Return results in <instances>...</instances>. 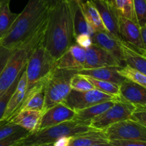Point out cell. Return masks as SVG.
Wrapping results in <instances>:
<instances>
[{
    "mask_svg": "<svg viewBox=\"0 0 146 146\" xmlns=\"http://www.w3.org/2000/svg\"><path fill=\"white\" fill-rule=\"evenodd\" d=\"M123 12L122 16L137 23L135 13L133 9V0H123Z\"/></svg>",
    "mask_w": 146,
    "mask_h": 146,
    "instance_id": "cell-34",
    "label": "cell"
},
{
    "mask_svg": "<svg viewBox=\"0 0 146 146\" xmlns=\"http://www.w3.org/2000/svg\"><path fill=\"white\" fill-rule=\"evenodd\" d=\"M85 77H86L88 81L92 84L96 90H98L106 94H110V95L118 97V94H119V85L118 84L110 82L104 81V80H96V79L87 77V76H85Z\"/></svg>",
    "mask_w": 146,
    "mask_h": 146,
    "instance_id": "cell-27",
    "label": "cell"
},
{
    "mask_svg": "<svg viewBox=\"0 0 146 146\" xmlns=\"http://www.w3.org/2000/svg\"><path fill=\"white\" fill-rule=\"evenodd\" d=\"M29 134H30L29 132L21 128L7 138L0 140V146H19L20 141Z\"/></svg>",
    "mask_w": 146,
    "mask_h": 146,
    "instance_id": "cell-30",
    "label": "cell"
},
{
    "mask_svg": "<svg viewBox=\"0 0 146 146\" xmlns=\"http://www.w3.org/2000/svg\"><path fill=\"white\" fill-rule=\"evenodd\" d=\"M12 52L13 50H8V49L0 45V74H1L2 70H4Z\"/></svg>",
    "mask_w": 146,
    "mask_h": 146,
    "instance_id": "cell-37",
    "label": "cell"
},
{
    "mask_svg": "<svg viewBox=\"0 0 146 146\" xmlns=\"http://www.w3.org/2000/svg\"><path fill=\"white\" fill-rule=\"evenodd\" d=\"M21 128L22 127L20 126L13 124L8 121L2 122L0 123V140L7 138V137L11 135L18 130H21Z\"/></svg>",
    "mask_w": 146,
    "mask_h": 146,
    "instance_id": "cell-33",
    "label": "cell"
},
{
    "mask_svg": "<svg viewBox=\"0 0 146 146\" xmlns=\"http://www.w3.org/2000/svg\"><path fill=\"white\" fill-rule=\"evenodd\" d=\"M93 130L95 129L92 128L89 125L80 123L74 120L64 122L29 134L20 141L19 146L53 144L57 139L61 137L75 136Z\"/></svg>",
    "mask_w": 146,
    "mask_h": 146,
    "instance_id": "cell-5",
    "label": "cell"
},
{
    "mask_svg": "<svg viewBox=\"0 0 146 146\" xmlns=\"http://www.w3.org/2000/svg\"><path fill=\"white\" fill-rule=\"evenodd\" d=\"M92 43L106 50L112 54L121 64L124 65V60L122 50L120 46V40H115L106 31H95L91 37Z\"/></svg>",
    "mask_w": 146,
    "mask_h": 146,
    "instance_id": "cell-17",
    "label": "cell"
},
{
    "mask_svg": "<svg viewBox=\"0 0 146 146\" xmlns=\"http://www.w3.org/2000/svg\"><path fill=\"white\" fill-rule=\"evenodd\" d=\"M86 50L78 44L71 45L56 61V67L80 71L84 70Z\"/></svg>",
    "mask_w": 146,
    "mask_h": 146,
    "instance_id": "cell-13",
    "label": "cell"
},
{
    "mask_svg": "<svg viewBox=\"0 0 146 146\" xmlns=\"http://www.w3.org/2000/svg\"><path fill=\"white\" fill-rule=\"evenodd\" d=\"M112 146H146V142L140 140H111Z\"/></svg>",
    "mask_w": 146,
    "mask_h": 146,
    "instance_id": "cell-35",
    "label": "cell"
},
{
    "mask_svg": "<svg viewBox=\"0 0 146 146\" xmlns=\"http://www.w3.org/2000/svg\"><path fill=\"white\" fill-rule=\"evenodd\" d=\"M95 4L106 31L117 40H121L118 29V16L120 13L113 5H111L105 0H92Z\"/></svg>",
    "mask_w": 146,
    "mask_h": 146,
    "instance_id": "cell-11",
    "label": "cell"
},
{
    "mask_svg": "<svg viewBox=\"0 0 146 146\" xmlns=\"http://www.w3.org/2000/svg\"><path fill=\"white\" fill-rule=\"evenodd\" d=\"M70 85H71V90H76V91L84 92L95 90L94 87L88 81L86 77L79 73H76L73 76L71 80Z\"/></svg>",
    "mask_w": 146,
    "mask_h": 146,
    "instance_id": "cell-28",
    "label": "cell"
},
{
    "mask_svg": "<svg viewBox=\"0 0 146 146\" xmlns=\"http://www.w3.org/2000/svg\"><path fill=\"white\" fill-rule=\"evenodd\" d=\"M123 67L122 64L106 50L92 44L86 50V60L84 70L100 67Z\"/></svg>",
    "mask_w": 146,
    "mask_h": 146,
    "instance_id": "cell-10",
    "label": "cell"
},
{
    "mask_svg": "<svg viewBox=\"0 0 146 146\" xmlns=\"http://www.w3.org/2000/svg\"><path fill=\"white\" fill-rule=\"evenodd\" d=\"M78 72L56 67L44 79V104L42 113L64 101L71 90V78Z\"/></svg>",
    "mask_w": 146,
    "mask_h": 146,
    "instance_id": "cell-4",
    "label": "cell"
},
{
    "mask_svg": "<svg viewBox=\"0 0 146 146\" xmlns=\"http://www.w3.org/2000/svg\"><path fill=\"white\" fill-rule=\"evenodd\" d=\"M118 72L124 79L140 84L146 88V76L136 69L125 64L123 67H119Z\"/></svg>",
    "mask_w": 146,
    "mask_h": 146,
    "instance_id": "cell-26",
    "label": "cell"
},
{
    "mask_svg": "<svg viewBox=\"0 0 146 146\" xmlns=\"http://www.w3.org/2000/svg\"><path fill=\"white\" fill-rule=\"evenodd\" d=\"M46 24L47 19L34 34L13 50L0 74V97L20 75L33 52L43 42Z\"/></svg>",
    "mask_w": 146,
    "mask_h": 146,
    "instance_id": "cell-3",
    "label": "cell"
},
{
    "mask_svg": "<svg viewBox=\"0 0 146 146\" xmlns=\"http://www.w3.org/2000/svg\"><path fill=\"white\" fill-rule=\"evenodd\" d=\"M21 74H20V75H21ZM20 75L17 77V79L15 80V82L10 86L9 88L5 92V93L0 97V123H1V119H2L3 115H4V112H5L7 102H8L9 100V98L11 97V94H13V92H14V90H15L16 87H17V82H18V80L20 77Z\"/></svg>",
    "mask_w": 146,
    "mask_h": 146,
    "instance_id": "cell-31",
    "label": "cell"
},
{
    "mask_svg": "<svg viewBox=\"0 0 146 146\" xmlns=\"http://www.w3.org/2000/svg\"><path fill=\"white\" fill-rule=\"evenodd\" d=\"M134 109V104L121 100H117L112 107L93 119L90 123V126L95 130L104 131L111 125L129 118Z\"/></svg>",
    "mask_w": 146,
    "mask_h": 146,
    "instance_id": "cell-7",
    "label": "cell"
},
{
    "mask_svg": "<svg viewBox=\"0 0 146 146\" xmlns=\"http://www.w3.org/2000/svg\"><path fill=\"white\" fill-rule=\"evenodd\" d=\"M109 140L103 130H93L71 137L69 146H91L98 143H108Z\"/></svg>",
    "mask_w": 146,
    "mask_h": 146,
    "instance_id": "cell-22",
    "label": "cell"
},
{
    "mask_svg": "<svg viewBox=\"0 0 146 146\" xmlns=\"http://www.w3.org/2000/svg\"><path fill=\"white\" fill-rule=\"evenodd\" d=\"M0 7H1V0H0Z\"/></svg>",
    "mask_w": 146,
    "mask_h": 146,
    "instance_id": "cell-45",
    "label": "cell"
},
{
    "mask_svg": "<svg viewBox=\"0 0 146 146\" xmlns=\"http://www.w3.org/2000/svg\"><path fill=\"white\" fill-rule=\"evenodd\" d=\"M91 146H112L111 144L110 143V142L108 143H98V144H95Z\"/></svg>",
    "mask_w": 146,
    "mask_h": 146,
    "instance_id": "cell-41",
    "label": "cell"
},
{
    "mask_svg": "<svg viewBox=\"0 0 146 146\" xmlns=\"http://www.w3.org/2000/svg\"><path fill=\"white\" fill-rule=\"evenodd\" d=\"M118 98L134 105L146 106V88L125 79L119 85Z\"/></svg>",
    "mask_w": 146,
    "mask_h": 146,
    "instance_id": "cell-14",
    "label": "cell"
},
{
    "mask_svg": "<svg viewBox=\"0 0 146 146\" xmlns=\"http://www.w3.org/2000/svg\"><path fill=\"white\" fill-rule=\"evenodd\" d=\"M128 119L146 127V106L135 105V109Z\"/></svg>",
    "mask_w": 146,
    "mask_h": 146,
    "instance_id": "cell-32",
    "label": "cell"
},
{
    "mask_svg": "<svg viewBox=\"0 0 146 146\" xmlns=\"http://www.w3.org/2000/svg\"><path fill=\"white\" fill-rule=\"evenodd\" d=\"M74 40H75L76 44L85 50L91 47V44H93L91 37L88 34H79L74 38Z\"/></svg>",
    "mask_w": 146,
    "mask_h": 146,
    "instance_id": "cell-36",
    "label": "cell"
},
{
    "mask_svg": "<svg viewBox=\"0 0 146 146\" xmlns=\"http://www.w3.org/2000/svg\"><path fill=\"white\" fill-rule=\"evenodd\" d=\"M137 24L139 27L146 26V0H133Z\"/></svg>",
    "mask_w": 146,
    "mask_h": 146,
    "instance_id": "cell-29",
    "label": "cell"
},
{
    "mask_svg": "<svg viewBox=\"0 0 146 146\" xmlns=\"http://www.w3.org/2000/svg\"><path fill=\"white\" fill-rule=\"evenodd\" d=\"M56 67V60L47 52L42 42L35 49L25 67L27 78V92L44 79Z\"/></svg>",
    "mask_w": 146,
    "mask_h": 146,
    "instance_id": "cell-6",
    "label": "cell"
},
{
    "mask_svg": "<svg viewBox=\"0 0 146 146\" xmlns=\"http://www.w3.org/2000/svg\"><path fill=\"white\" fill-rule=\"evenodd\" d=\"M118 29L120 36L123 41L135 47L146 50L140 34V27L137 23L125 18L121 14L118 16Z\"/></svg>",
    "mask_w": 146,
    "mask_h": 146,
    "instance_id": "cell-16",
    "label": "cell"
},
{
    "mask_svg": "<svg viewBox=\"0 0 146 146\" xmlns=\"http://www.w3.org/2000/svg\"><path fill=\"white\" fill-rule=\"evenodd\" d=\"M29 146H53V144H46V145H34Z\"/></svg>",
    "mask_w": 146,
    "mask_h": 146,
    "instance_id": "cell-43",
    "label": "cell"
},
{
    "mask_svg": "<svg viewBox=\"0 0 146 146\" xmlns=\"http://www.w3.org/2000/svg\"><path fill=\"white\" fill-rule=\"evenodd\" d=\"M110 100H119V98L118 97L106 94L96 89L84 92L71 90L62 102L76 112Z\"/></svg>",
    "mask_w": 146,
    "mask_h": 146,
    "instance_id": "cell-8",
    "label": "cell"
},
{
    "mask_svg": "<svg viewBox=\"0 0 146 146\" xmlns=\"http://www.w3.org/2000/svg\"><path fill=\"white\" fill-rule=\"evenodd\" d=\"M140 34L143 44L146 46V26L140 27Z\"/></svg>",
    "mask_w": 146,
    "mask_h": 146,
    "instance_id": "cell-39",
    "label": "cell"
},
{
    "mask_svg": "<svg viewBox=\"0 0 146 146\" xmlns=\"http://www.w3.org/2000/svg\"><path fill=\"white\" fill-rule=\"evenodd\" d=\"M78 4L86 21L96 31H106L101 16L92 0H87Z\"/></svg>",
    "mask_w": 146,
    "mask_h": 146,
    "instance_id": "cell-23",
    "label": "cell"
},
{
    "mask_svg": "<svg viewBox=\"0 0 146 146\" xmlns=\"http://www.w3.org/2000/svg\"><path fill=\"white\" fill-rule=\"evenodd\" d=\"M122 50L124 62L130 67L136 69L143 74H146V50L140 49L123 40L119 41Z\"/></svg>",
    "mask_w": 146,
    "mask_h": 146,
    "instance_id": "cell-15",
    "label": "cell"
},
{
    "mask_svg": "<svg viewBox=\"0 0 146 146\" xmlns=\"http://www.w3.org/2000/svg\"><path fill=\"white\" fill-rule=\"evenodd\" d=\"M74 1H76V3H78V4H80V3L84 2V1H87V0H74Z\"/></svg>",
    "mask_w": 146,
    "mask_h": 146,
    "instance_id": "cell-44",
    "label": "cell"
},
{
    "mask_svg": "<svg viewBox=\"0 0 146 146\" xmlns=\"http://www.w3.org/2000/svg\"><path fill=\"white\" fill-rule=\"evenodd\" d=\"M19 14H15L9 8V0H1L0 7V40L7 34Z\"/></svg>",
    "mask_w": 146,
    "mask_h": 146,
    "instance_id": "cell-24",
    "label": "cell"
},
{
    "mask_svg": "<svg viewBox=\"0 0 146 146\" xmlns=\"http://www.w3.org/2000/svg\"><path fill=\"white\" fill-rule=\"evenodd\" d=\"M44 104V87L43 80L27 92L22 103L14 115L23 110H36L42 112Z\"/></svg>",
    "mask_w": 146,
    "mask_h": 146,
    "instance_id": "cell-18",
    "label": "cell"
},
{
    "mask_svg": "<svg viewBox=\"0 0 146 146\" xmlns=\"http://www.w3.org/2000/svg\"><path fill=\"white\" fill-rule=\"evenodd\" d=\"M111 140H140L146 142V127L127 119L111 125L104 130Z\"/></svg>",
    "mask_w": 146,
    "mask_h": 146,
    "instance_id": "cell-9",
    "label": "cell"
},
{
    "mask_svg": "<svg viewBox=\"0 0 146 146\" xmlns=\"http://www.w3.org/2000/svg\"><path fill=\"white\" fill-rule=\"evenodd\" d=\"M73 25H74V38L79 34H88L91 37L96 31L94 28L90 25L89 23L86 21L78 3L76 4L75 9H74Z\"/></svg>",
    "mask_w": 146,
    "mask_h": 146,
    "instance_id": "cell-25",
    "label": "cell"
},
{
    "mask_svg": "<svg viewBox=\"0 0 146 146\" xmlns=\"http://www.w3.org/2000/svg\"><path fill=\"white\" fill-rule=\"evenodd\" d=\"M44 4H46L48 7H51V6H53L54 4H55V1L54 0H41Z\"/></svg>",
    "mask_w": 146,
    "mask_h": 146,
    "instance_id": "cell-40",
    "label": "cell"
},
{
    "mask_svg": "<svg viewBox=\"0 0 146 146\" xmlns=\"http://www.w3.org/2000/svg\"><path fill=\"white\" fill-rule=\"evenodd\" d=\"M49 7L41 0H29L8 32L0 40V45L14 50L34 34L46 20Z\"/></svg>",
    "mask_w": 146,
    "mask_h": 146,
    "instance_id": "cell-2",
    "label": "cell"
},
{
    "mask_svg": "<svg viewBox=\"0 0 146 146\" xmlns=\"http://www.w3.org/2000/svg\"><path fill=\"white\" fill-rule=\"evenodd\" d=\"M76 4L74 0H61L48 9L42 44L56 61L74 44L73 19Z\"/></svg>",
    "mask_w": 146,
    "mask_h": 146,
    "instance_id": "cell-1",
    "label": "cell"
},
{
    "mask_svg": "<svg viewBox=\"0 0 146 146\" xmlns=\"http://www.w3.org/2000/svg\"><path fill=\"white\" fill-rule=\"evenodd\" d=\"M105 1L109 4H111V5L114 6V0H105Z\"/></svg>",
    "mask_w": 146,
    "mask_h": 146,
    "instance_id": "cell-42",
    "label": "cell"
},
{
    "mask_svg": "<svg viewBox=\"0 0 146 146\" xmlns=\"http://www.w3.org/2000/svg\"><path fill=\"white\" fill-rule=\"evenodd\" d=\"M42 112L36 110H23L14 115L7 121L20 126L29 133H36L38 130Z\"/></svg>",
    "mask_w": 146,
    "mask_h": 146,
    "instance_id": "cell-19",
    "label": "cell"
},
{
    "mask_svg": "<svg viewBox=\"0 0 146 146\" xmlns=\"http://www.w3.org/2000/svg\"><path fill=\"white\" fill-rule=\"evenodd\" d=\"M72 137L73 136H64L60 137L53 143V146H69Z\"/></svg>",
    "mask_w": 146,
    "mask_h": 146,
    "instance_id": "cell-38",
    "label": "cell"
},
{
    "mask_svg": "<svg viewBox=\"0 0 146 146\" xmlns=\"http://www.w3.org/2000/svg\"><path fill=\"white\" fill-rule=\"evenodd\" d=\"M115 101L117 100L104 102L98 103L87 108L76 111L73 120L90 125V123L93 119L101 115L110 107H112Z\"/></svg>",
    "mask_w": 146,
    "mask_h": 146,
    "instance_id": "cell-21",
    "label": "cell"
},
{
    "mask_svg": "<svg viewBox=\"0 0 146 146\" xmlns=\"http://www.w3.org/2000/svg\"><path fill=\"white\" fill-rule=\"evenodd\" d=\"M75 114L76 112L64 103L56 104L42 113L38 130L73 120Z\"/></svg>",
    "mask_w": 146,
    "mask_h": 146,
    "instance_id": "cell-12",
    "label": "cell"
},
{
    "mask_svg": "<svg viewBox=\"0 0 146 146\" xmlns=\"http://www.w3.org/2000/svg\"><path fill=\"white\" fill-rule=\"evenodd\" d=\"M118 68L119 67H100L89 70H81L78 71V73L84 76L92 77L96 80L110 82L120 85L125 79L118 73Z\"/></svg>",
    "mask_w": 146,
    "mask_h": 146,
    "instance_id": "cell-20",
    "label": "cell"
}]
</instances>
